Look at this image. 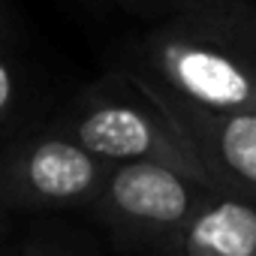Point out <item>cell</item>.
<instances>
[{"instance_id":"obj_1","label":"cell","mask_w":256,"mask_h":256,"mask_svg":"<svg viewBox=\"0 0 256 256\" xmlns=\"http://www.w3.org/2000/svg\"><path fill=\"white\" fill-rule=\"evenodd\" d=\"M124 76L205 112H256V34L172 16L130 48Z\"/></svg>"},{"instance_id":"obj_2","label":"cell","mask_w":256,"mask_h":256,"mask_svg":"<svg viewBox=\"0 0 256 256\" xmlns=\"http://www.w3.org/2000/svg\"><path fill=\"white\" fill-rule=\"evenodd\" d=\"M118 82L120 88L96 84L84 90L64 118L48 126L106 163H160L217 190L169 120L126 78Z\"/></svg>"},{"instance_id":"obj_3","label":"cell","mask_w":256,"mask_h":256,"mask_svg":"<svg viewBox=\"0 0 256 256\" xmlns=\"http://www.w3.org/2000/svg\"><path fill=\"white\" fill-rule=\"evenodd\" d=\"M211 193L217 190L160 163H112L88 211L124 244L169 250Z\"/></svg>"},{"instance_id":"obj_4","label":"cell","mask_w":256,"mask_h":256,"mask_svg":"<svg viewBox=\"0 0 256 256\" xmlns=\"http://www.w3.org/2000/svg\"><path fill=\"white\" fill-rule=\"evenodd\" d=\"M112 163L54 126L0 148V199L6 208H90Z\"/></svg>"},{"instance_id":"obj_5","label":"cell","mask_w":256,"mask_h":256,"mask_svg":"<svg viewBox=\"0 0 256 256\" xmlns=\"http://www.w3.org/2000/svg\"><path fill=\"white\" fill-rule=\"evenodd\" d=\"M124 78L169 120L184 148L220 193L256 205V112H205L142 78Z\"/></svg>"},{"instance_id":"obj_6","label":"cell","mask_w":256,"mask_h":256,"mask_svg":"<svg viewBox=\"0 0 256 256\" xmlns=\"http://www.w3.org/2000/svg\"><path fill=\"white\" fill-rule=\"evenodd\" d=\"M169 256H256V205L211 193L169 244Z\"/></svg>"},{"instance_id":"obj_7","label":"cell","mask_w":256,"mask_h":256,"mask_svg":"<svg viewBox=\"0 0 256 256\" xmlns=\"http://www.w3.org/2000/svg\"><path fill=\"white\" fill-rule=\"evenodd\" d=\"M157 4L160 10L178 18H193V22H208V24H223V28L256 34L253 0H157Z\"/></svg>"},{"instance_id":"obj_8","label":"cell","mask_w":256,"mask_h":256,"mask_svg":"<svg viewBox=\"0 0 256 256\" xmlns=\"http://www.w3.org/2000/svg\"><path fill=\"white\" fill-rule=\"evenodd\" d=\"M24 90L28 88H24L22 70L10 58V52L0 46V133L10 130L12 120L18 118V112L24 106Z\"/></svg>"},{"instance_id":"obj_9","label":"cell","mask_w":256,"mask_h":256,"mask_svg":"<svg viewBox=\"0 0 256 256\" xmlns=\"http://www.w3.org/2000/svg\"><path fill=\"white\" fill-rule=\"evenodd\" d=\"M112 4L124 6V10H133L136 16H157L160 12V4L157 0H112Z\"/></svg>"},{"instance_id":"obj_10","label":"cell","mask_w":256,"mask_h":256,"mask_svg":"<svg viewBox=\"0 0 256 256\" xmlns=\"http://www.w3.org/2000/svg\"><path fill=\"white\" fill-rule=\"evenodd\" d=\"M22 256H64V253H58V250H52V247H46L40 241H30V244L22 247Z\"/></svg>"},{"instance_id":"obj_11","label":"cell","mask_w":256,"mask_h":256,"mask_svg":"<svg viewBox=\"0 0 256 256\" xmlns=\"http://www.w3.org/2000/svg\"><path fill=\"white\" fill-rule=\"evenodd\" d=\"M6 34V18H4V6H0V36ZM0 46H4V40H0Z\"/></svg>"},{"instance_id":"obj_12","label":"cell","mask_w":256,"mask_h":256,"mask_svg":"<svg viewBox=\"0 0 256 256\" xmlns=\"http://www.w3.org/2000/svg\"><path fill=\"white\" fill-rule=\"evenodd\" d=\"M4 208H6V205H4V199H0V223H4Z\"/></svg>"}]
</instances>
